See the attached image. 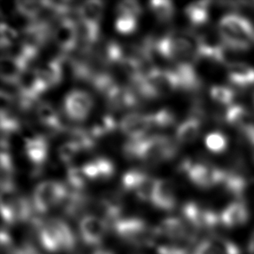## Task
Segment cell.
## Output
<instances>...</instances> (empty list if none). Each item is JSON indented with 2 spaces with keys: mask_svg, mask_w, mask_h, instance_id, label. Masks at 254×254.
Segmentation results:
<instances>
[{
  "mask_svg": "<svg viewBox=\"0 0 254 254\" xmlns=\"http://www.w3.org/2000/svg\"><path fill=\"white\" fill-rule=\"evenodd\" d=\"M68 187L57 181H45L34 189L32 204L38 213H46L49 210L61 205L69 192Z\"/></svg>",
  "mask_w": 254,
  "mask_h": 254,
  "instance_id": "cell-1",
  "label": "cell"
},
{
  "mask_svg": "<svg viewBox=\"0 0 254 254\" xmlns=\"http://www.w3.org/2000/svg\"><path fill=\"white\" fill-rule=\"evenodd\" d=\"M220 40H254V27L248 18L239 14H228L220 21Z\"/></svg>",
  "mask_w": 254,
  "mask_h": 254,
  "instance_id": "cell-2",
  "label": "cell"
},
{
  "mask_svg": "<svg viewBox=\"0 0 254 254\" xmlns=\"http://www.w3.org/2000/svg\"><path fill=\"white\" fill-rule=\"evenodd\" d=\"M94 102L89 93L73 89L64 99V112L67 118L74 122H83L92 110Z\"/></svg>",
  "mask_w": 254,
  "mask_h": 254,
  "instance_id": "cell-3",
  "label": "cell"
},
{
  "mask_svg": "<svg viewBox=\"0 0 254 254\" xmlns=\"http://www.w3.org/2000/svg\"><path fill=\"white\" fill-rule=\"evenodd\" d=\"M114 228L118 236L131 244L145 245L151 239L147 225L138 218L120 219L114 224Z\"/></svg>",
  "mask_w": 254,
  "mask_h": 254,
  "instance_id": "cell-4",
  "label": "cell"
},
{
  "mask_svg": "<svg viewBox=\"0 0 254 254\" xmlns=\"http://www.w3.org/2000/svg\"><path fill=\"white\" fill-rule=\"evenodd\" d=\"M52 38L61 52L69 54L77 46V22L69 17H63L52 31Z\"/></svg>",
  "mask_w": 254,
  "mask_h": 254,
  "instance_id": "cell-5",
  "label": "cell"
},
{
  "mask_svg": "<svg viewBox=\"0 0 254 254\" xmlns=\"http://www.w3.org/2000/svg\"><path fill=\"white\" fill-rule=\"evenodd\" d=\"M120 129L128 140H139L146 137V134L152 128L151 122L148 115L128 113L120 122Z\"/></svg>",
  "mask_w": 254,
  "mask_h": 254,
  "instance_id": "cell-6",
  "label": "cell"
},
{
  "mask_svg": "<svg viewBox=\"0 0 254 254\" xmlns=\"http://www.w3.org/2000/svg\"><path fill=\"white\" fill-rule=\"evenodd\" d=\"M108 224L103 218L86 215L79 223V231L83 242L89 246H96L103 241Z\"/></svg>",
  "mask_w": 254,
  "mask_h": 254,
  "instance_id": "cell-7",
  "label": "cell"
},
{
  "mask_svg": "<svg viewBox=\"0 0 254 254\" xmlns=\"http://www.w3.org/2000/svg\"><path fill=\"white\" fill-rule=\"evenodd\" d=\"M173 69L178 78L181 90L195 92L201 89V79L194 69L193 63H177Z\"/></svg>",
  "mask_w": 254,
  "mask_h": 254,
  "instance_id": "cell-8",
  "label": "cell"
},
{
  "mask_svg": "<svg viewBox=\"0 0 254 254\" xmlns=\"http://www.w3.org/2000/svg\"><path fill=\"white\" fill-rule=\"evenodd\" d=\"M151 202L160 209H173L176 203L174 183L167 179H157Z\"/></svg>",
  "mask_w": 254,
  "mask_h": 254,
  "instance_id": "cell-9",
  "label": "cell"
},
{
  "mask_svg": "<svg viewBox=\"0 0 254 254\" xmlns=\"http://www.w3.org/2000/svg\"><path fill=\"white\" fill-rule=\"evenodd\" d=\"M24 155L34 169H42L48 157L49 146L47 139L42 134L34 140L24 142Z\"/></svg>",
  "mask_w": 254,
  "mask_h": 254,
  "instance_id": "cell-10",
  "label": "cell"
},
{
  "mask_svg": "<svg viewBox=\"0 0 254 254\" xmlns=\"http://www.w3.org/2000/svg\"><path fill=\"white\" fill-rule=\"evenodd\" d=\"M27 69V65L16 57L6 54L1 58L0 76L3 83L17 84L21 75Z\"/></svg>",
  "mask_w": 254,
  "mask_h": 254,
  "instance_id": "cell-11",
  "label": "cell"
},
{
  "mask_svg": "<svg viewBox=\"0 0 254 254\" xmlns=\"http://www.w3.org/2000/svg\"><path fill=\"white\" fill-rule=\"evenodd\" d=\"M228 81L237 88L246 89L254 84V68L244 63L234 62L228 66Z\"/></svg>",
  "mask_w": 254,
  "mask_h": 254,
  "instance_id": "cell-12",
  "label": "cell"
},
{
  "mask_svg": "<svg viewBox=\"0 0 254 254\" xmlns=\"http://www.w3.org/2000/svg\"><path fill=\"white\" fill-rule=\"evenodd\" d=\"M160 234L173 241H184L189 237L188 226L176 217H169L162 221L158 228Z\"/></svg>",
  "mask_w": 254,
  "mask_h": 254,
  "instance_id": "cell-13",
  "label": "cell"
},
{
  "mask_svg": "<svg viewBox=\"0 0 254 254\" xmlns=\"http://www.w3.org/2000/svg\"><path fill=\"white\" fill-rule=\"evenodd\" d=\"M104 3L100 0H88L76 8L79 20L99 26L103 16Z\"/></svg>",
  "mask_w": 254,
  "mask_h": 254,
  "instance_id": "cell-14",
  "label": "cell"
},
{
  "mask_svg": "<svg viewBox=\"0 0 254 254\" xmlns=\"http://www.w3.org/2000/svg\"><path fill=\"white\" fill-rule=\"evenodd\" d=\"M38 238L43 248L52 253H56L62 249L59 234L51 220L38 223Z\"/></svg>",
  "mask_w": 254,
  "mask_h": 254,
  "instance_id": "cell-15",
  "label": "cell"
},
{
  "mask_svg": "<svg viewBox=\"0 0 254 254\" xmlns=\"http://www.w3.org/2000/svg\"><path fill=\"white\" fill-rule=\"evenodd\" d=\"M200 127V121L193 117H189L187 120L182 122L177 127L175 133L176 141L181 144L192 143L199 136Z\"/></svg>",
  "mask_w": 254,
  "mask_h": 254,
  "instance_id": "cell-16",
  "label": "cell"
},
{
  "mask_svg": "<svg viewBox=\"0 0 254 254\" xmlns=\"http://www.w3.org/2000/svg\"><path fill=\"white\" fill-rule=\"evenodd\" d=\"M220 219L221 222L226 227H234L241 226L248 220V210L243 205V203H232L224 210Z\"/></svg>",
  "mask_w": 254,
  "mask_h": 254,
  "instance_id": "cell-17",
  "label": "cell"
},
{
  "mask_svg": "<svg viewBox=\"0 0 254 254\" xmlns=\"http://www.w3.org/2000/svg\"><path fill=\"white\" fill-rule=\"evenodd\" d=\"M209 4L207 1H199L189 4L185 8L188 19L193 26H201L206 24L209 18Z\"/></svg>",
  "mask_w": 254,
  "mask_h": 254,
  "instance_id": "cell-18",
  "label": "cell"
},
{
  "mask_svg": "<svg viewBox=\"0 0 254 254\" xmlns=\"http://www.w3.org/2000/svg\"><path fill=\"white\" fill-rule=\"evenodd\" d=\"M223 185L230 194L241 197L243 195L245 190L248 187V181L245 178L243 174H241L237 169H234L231 171H227Z\"/></svg>",
  "mask_w": 254,
  "mask_h": 254,
  "instance_id": "cell-19",
  "label": "cell"
},
{
  "mask_svg": "<svg viewBox=\"0 0 254 254\" xmlns=\"http://www.w3.org/2000/svg\"><path fill=\"white\" fill-rule=\"evenodd\" d=\"M116 128L117 122L114 119V117L110 114H105L97 117L88 130L96 140L112 133Z\"/></svg>",
  "mask_w": 254,
  "mask_h": 254,
  "instance_id": "cell-20",
  "label": "cell"
},
{
  "mask_svg": "<svg viewBox=\"0 0 254 254\" xmlns=\"http://www.w3.org/2000/svg\"><path fill=\"white\" fill-rule=\"evenodd\" d=\"M186 220L196 229H206V210L193 202L187 203L183 207Z\"/></svg>",
  "mask_w": 254,
  "mask_h": 254,
  "instance_id": "cell-21",
  "label": "cell"
},
{
  "mask_svg": "<svg viewBox=\"0 0 254 254\" xmlns=\"http://www.w3.org/2000/svg\"><path fill=\"white\" fill-rule=\"evenodd\" d=\"M50 220L59 234L62 249L68 251L72 250L76 245V238L69 225L65 221L58 218H53Z\"/></svg>",
  "mask_w": 254,
  "mask_h": 254,
  "instance_id": "cell-22",
  "label": "cell"
},
{
  "mask_svg": "<svg viewBox=\"0 0 254 254\" xmlns=\"http://www.w3.org/2000/svg\"><path fill=\"white\" fill-rule=\"evenodd\" d=\"M149 8L159 22L167 23L175 15L174 3L169 0H154L149 2Z\"/></svg>",
  "mask_w": 254,
  "mask_h": 254,
  "instance_id": "cell-23",
  "label": "cell"
},
{
  "mask_svg": "<svg viewBox=\"0 0 254 254\" xmlns=\"http://www.w3.org/2000/svg\"><path fill=\"white\" fill-rule=\"evenodd\" d=\"M248 118L249 113L248 110L239 104H233L229 106L225 115V119L227 124L232 127H238L239 129L248 124L247 122Z\"/></svg>",
  "mask_w": 254,
  "mask_h": 254,
  "instance_id": "cell-24",
  "label": "cell"
},
{
  "mask_svg": "<svg viewBox=\"0 0 254 254\" xmlns=\"http://www.w3.org/2000/svg\"><path fill=\"white\" fill-rule=\"evenodd\" d=\"M82 150H90L96 145V139L93 137L89 130L83 127H73L69 130V140Z\"/></svg>",
  "mask_w": 254,
  "mask_h": 254,
  "instance_id": "cell-25",
  "label": "cell"
},
{
  "mask_svg": "<svg viewBox=\"0 0 254 254\" xmlns=\"http://www.w3.org/2000/svg\"><path fill=\"white\" fill-rule=\"evenodd\" d=\"M11 208L13 211L15 222H26L31 219L33 210L32 208H34V206L26 197L16 196Z\"/></svg>",
  "mask_w": 254,
  "mask_h": 254,
  "instance_id": "cell-26",
  "label": "cell"
},
{
  "mask_svg": "<svg viewBox=\"0 0 254 254\" xmlns=\"http://www.w3.org/2000/svg\"><path fill=\"white\" fill-rule=\"evenodd\" d=\"M151 122L152 127L168 128L173 127L176 123V117L174 111L164 108L156 111L155 113L148 114Z\"/></svg>",
  "mask_w": 254,
  "mask_h": 254,
  "instance_id": "cell-27",
  "label": "cell"
},
{
  "mask_svg": "<svg viewBox=\"0 0 254 254\" xmlns=\"http://www.w3.org/2000/svg\"><path fill=\"white\" fill-rule=\"evenodd\" d=\"M15 5L18 13L36 20L45 7V1H17L15 2Z\"/></svg>",
  "mask_w": 254,
  "mask_h": 254,
  "instance_id": "cell-28",
  "label": "cell"
},
{
  "mask_svg": "<svg viewBox=\"0 0 254 254\" xmlns=\"http://www.w3.org/2000/svg\"><path fill=\"white\" fill-rule=\"evenodd\" d=\"M156 182L157 179L153 178L148 175H145L144 178L141 180L137 189L134 191L138 199H141L142 201H151L155 192Z\"/></svg>",
  "mask_w": 254,
  "mask_h": 254,
  "instance_id": "cell-29",
  "label": "cell"
},
{
  "mask_svg": "<svg viewBox=\"0 0 254 254\" xmlns=\"http://www.w3.org/2000/svg\"><path fill=\"white\" fill-rule=\"evenodd\" d=\"M66 176L68 184L73 190L82 192V190L85 188L88 178L83 174L82 168L69 166L67 169Z\"/></svg>",
  "mask_w": 254,
  "mask_h": 254,
  "instance_id": "cell-30",
  "label": "cell"
},
{
  "mask_svg": "<svg viewBox=\"0 0 254 254\" xmlns=\"http://www.w3.org/2000/svg\"><path fill=\"white\" fill-rule=\"evenodd\" d=\"M206 148L210 151L220 154L226 150L227 147V137L220 132H213L206 135L205 139Z\"/></svg>",
  "mask_w": 254,
  "mask_h": 254,
  "instance_id": "cell-31",
  "label": "cell"
},
{
  "mask_svg": "<svg viewBox=\"0 0 254 254\" xmlns=\"http://www.w3.org/2000/svg\"><path fill=\"white\" fill-rule=\"evenodd\" d=\"M210 94L216 103L223 105H231L235 96L234 90L225 86H213L211 88Z\"/></svg>",
  "mask_w": 254,
  "mask_h": 254,
  "instance_id": "cell-32",
  "label": "cell"
},
{
  "mask_svg": "<svg viewBox=\"0 0 254 254\" xmlns=\"http://www.w3.org/2000/svg\"><path fill=\"white\" fill-rule=\"evenodd\" d=\"M147 175L144 172L141 171L139 169H130L126 172L122 178V184L125 190L131 191L137 189L138 185L140 184L141 180L144 178Z\"/></svg>",
  "mask_w": 254,
  "mask_h": 254,
  "instance_id": "cell-33",
  "label": "cell"
},
{
  "mask_svg": "<svg viewBox=\"0 0 254 254\" xmlns=\"http://www.w3.org/2000/svg\"><path fill=\"white\" fill-rule=\"evenodd\" d=\"M137 18L126 15L118 16L115 22V28L120 34H132L137 27Z\"/></svg>",
  "mask_w": 254,
  "mask_h": 254,
  "instance_id": "cell-34",
  "label": "cell"
},
{
  "mask_svg": "<svg viewBox=\"0 0 254 254\" xmlns=\"http://www.w3.org/2000/svg\"><path fill=\"white\" fill-rule=\"evenodd\" d=\"M117 12L118 16L126 15L137 18L142 12V8L137 1L124 0L117 4Z\"/></svg>",
  "mask_w": 254,
  "mask_h": 254,
  "instance_id": "cell-35",
  "label": "cell"
},
{
  "mask_svg": "<svg viewBox=\"0 0 254 254\" xmlns=\"http://www.w3.org/2000/svg\"><path fill=\"white\" fill-rule=\"evenodd\" d=\"M79 152V148L74 142L67 141L60 145L58 149V155L61 162L69 164Z\"/></svg>",
  "mask_w": 254,
  "mask_h": 254,
  "instance_id": "cell-36",
  "label": "cell"
},
{
  "mask_svg": "<svg viewBox=\"0 0 254 254\" xmlns=\"http://www.w3.org/2000/svg\"><path fill=\"white\" fill-rule=\"evenodd\" d=\"M0 33H1L0 41H1L2 49L10 48L18 38L17 31L12 26L3 22L0 26Z\"/></svg>",
  "mask_w": 254,
  "mask_h": 254,
  "instance_id": "cell-37",
  "label": "cell"
},
{
  "mask_svg": "<svg viewBox=\"0 0 254 254\" xmlns=\"http://www.w3.org/2000/svg\"><path fill=\"white\" fill-rule=\"evenodd\" d=\"M99 171V180H108L115 174V165L110 159L104 156L95 159Z\"/></svg>",
  "mask_w": 254,
  "mask_h": 254,
  "instance_id": "cell-38",
  "label": "cell"
},
{
  "mask_svg": "<svg viewBox=\"0 0 254 254\" xmlns=\"http://www.w3.org/2000/svg\"><path fill=\"white\" fill-rule=\"evenodd\" d=\"M241 138L243 142L254 148V124H248L241 127Z\"/></svg>",
  "mask_w": 254,
  "mask_h": 254,
  "instance_id": "cell-39",
  "label": "cell"
},
{
  "mask_svg": "<svg viewBox=\"0 0 254 254\" xmlns=\"http://www.w3.org/2000/svg\"><path fill=\"white\" fill-rule=\"evenodd\" d=\"M10 254H41L38 250L31 244H25L21 246L20 248L12 249Z\"/></svg>",
  "mask_w": 254,
  "mask_h": 254,
  "instance_id": "cell-40",
  "label": "cell"
},
{
  "mask_svg": "<svg viewBox=\"0 0 254 254\" xmlns=\"http://www.w3.org/2000/svg\"><path fill=\"white\" fill-rule=\"evenodd\" d=\"M159 254H188V253L182 248L175 247H162L159 248Z\"/></svg>",
  "mask_w": 254,
  "mask_h": 254,
  "instance_id": "cell-41",
  "label": "cell"
},
{
  "mask_svg": "<svg viewBox=\"0 0 254 254\" xmlns=\"http://www.w3.org/2000/svg\"><path fill=\"white\" fill-rule=\"evenodd\" d=\"M92 254H114L111 251L109 250H97V251L94 252Z\"/></svg>",
  "mask_w": 254,
  "mask_h": 254,
  "instance_id": "cell-42",
  "label": "cell"
},
{
  "mask_svg": "<svg viewBox=\"0 0 254 254\" xmlns=\"http://www.w3.org/2000/svg\"></svg>",
  "mask_w": 254,
  "mask_h": 254,
  "instance_id": "cell-43",
  "label": "cell"
}]
</instances>
